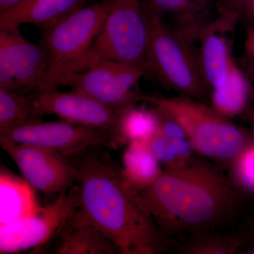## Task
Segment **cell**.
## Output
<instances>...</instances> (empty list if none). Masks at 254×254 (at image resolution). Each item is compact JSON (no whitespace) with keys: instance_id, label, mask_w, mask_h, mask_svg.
Wrapping results in <instances>:
<instances>
[{"instance_id":"ac0fdd59","label":"cell","mask_w":254,"mask_h":254,"mask_svg":"<svg viewBox=\"0 0 254 254\" xmlns=\"http://www.w3.org/2000/svg\"><path fill=\"white\" fill-rule=\"evenodd\" d=\"M121 169L125 181L138 191L151 186L163 173L160 163L145 142L127 145Z\"/></svg>"},{"instance_id":"7a4b0ae2","label":"cell","mask_w":254,"mask_h":254,"mask_svg":"<svg viewBox=\"0 0 254 254\" xmlns=\"http://www.w3.org/2000/svg\"><path fill=\"white\" fill-rule=\"evenodd\" d=\"M140 193L163 236L213 231L232 218L242 197L232 178L196 159L184 168L164 170Z\"/></svg>"},{"instance_id":"4fadbf2b","label":"cell","mask_w":254,"mask_h":254,"mask_svg":"<svg viewBox=\"0 0 254 254\" xmlns=\"http://www.w3.org/2000/svg\"><path fill=\"white\" fill-rule=\"evenodd\" d=\"M239 16L234 11H220L218 18L205 25L198 35L200 64L207 85L212 89L226 80L232 60L227 35Z\"/></svg>"},{"instance_id":"d6986e66","label":"cell","mask_w":254,"mask_h":254,"mask_svg":"<svg viewBox=\"0 0 254 254\" xmlns=\"http://www.w3.org/2000/svg\"><path fill=\"white\" fill-rule=\"evenodd\" d=\"M249 97L248 81L232 59L223 84L212 89V108L225 118H235L245 110Z\"/></svg>"},{"instance_id":"3957f363","label":"cell","mask_w":254,"mask_h":254,"mask_svg":"<svg viewBox=\"0 0 254 254\" xmlns=\"http://www.w3.org/2000/svg\"><path fill=\"white\" fill-rule=\"evenodd\" d=\"M161 116L174 120L185 130L195 153L230 166L234 159L254 141L211 107L185 95L177 97L144 95Z\"/></svg>"},{"instance_id":"44dd1931","label":"cell","mask_w":254,"mask_h":254,"mask_svg":"<svg viewBox=\"0 0 254 254\" xmlns=\"http://www.w3.org/2000/svg\"><path fill=\"white\" fill-rule=\"evenodd\" d=\"M146 143L165 170L184 168L195 159L194 148L188 139H168L156 133Z\"/></svg>"},{"instance_id":"4316f807","label":"cell","mask_w":254,"mask_h":254,"mask_svg":"<svg viewBox=\"0 0 254 254\" xmlns=\"http://www.w3.org/2000/svg\"><path fill=\"white\" fill-rule=\"evenodd\" d=\"M245 47L247 53L254 60V27L247 33Z\"/></svg>"},{"instance_id":"277c9868","label":"cell","mask_w":254,"mask_h":254,"mask_svg":"<svg viewBox=\"0 0 254 254\" xmlns=\"http://www.w3.org/2000/svg\"><path fill=\"white\" fill-rule=\"evenodd\" d=\"M146 73L142 68L86 53L64 69L57 86L71 87L123 112L142 100L136 86Z\"/></svg>"},{"instance_id":"f1b7e54d","label":"cell","mask_w":254,"mask_h":254,"mask_svg":"<svg viewBox=\"0 0 254 254\" xmlns=\"http://www.w3.org/2000/svg\"><path fill=\"white\" fill-rule=\"evenodd\" d=\"M251 227V232H252V237H253L254 240V218H252V222L250 224ZM245 254H254V246L252 248H251L250 250L247 251V252H245Z\"/></svg>"},{"instance_id":"cb8c5ba5","label":"cell","mask_w":254,"mask_h":254,"mask_svg":"<svg viewBox=\"0 0 254 254\" xmlns=\"http://www.w3.org/2000/svg\"><path fill=\"white\" fill-rule=\"evenodd\" d=\"M230 168L235 185L254 193V140L234 159Z\"/></svg>"},{"instance_id":"30bf717a","label":"cell","mask_w":254,"mask_h":254,"mask_svg":"<svg viewBox=\"0 0 254 254\" xmlns=\"http://www.w3.org/2000/svg\"><path fill=\"white\" fill-rule=\"evenodd\" d=\"M76 184L33 215L0 227V254H18L54 240L78 208Z\"/></svg>"},{"instance_id":"5b68a950","label":"cell","mask_w":254,"mask_h":254,"mask_svg":"<svg viewBox=\"0 0 254 254\" xmlns=\"http://www.w3.org/2000/svg\"><path fill=\"white\" fill-rule=\"evenodd\" d=\"M148 16L150 43L147 72L154 73L164 85L180 95L199 100L204 96L208 85L193 42L170 31L154 16Z\"/></svg>"},{"instance_id":"8fae6325","label":"cell","mask_w":254,"mask_h":254,"mask_svg":"<svg viewBox=\"0 0 254 254\" xmlns=\"http://www.w3.org/2000/svg\"><path fill=\"white\" fill-rule=\"evenodd\" d=\"M23 178L46 197H58L76 185L77 168L67 158L50 150L0 140Z\"/></svg>"},{"instance_id":"9c48e42d","label":"cell","mask_w":254,"mask_h":254,"mask_svg":"<svg viewBox=\"0 0 254 254\" xmlns=\"http://www.w3.org/2000/svg\"><path fill=\"white\" fill-rule=\"evenodd\" d=\"M0 140L39 147L67 158L96 147H114L109 132L64 120L46 123L33 119L0 132Z\"/></svg>"},{"instance_id":"52a82bcc","label":"cell","mask_w":254,"mask_h":254,"mask_svg":"<svg viewBox=\"0 0 254 254\" xmlns=\"http://www.w3.org/2000/svg\"><path fill=\"white\" fill-rule=\"evenodd\" d=\"M103 0L82 6L59 21L42 28L40 44L50 61L47 92L58 90L57 81L65 68L91 49L111 5Z\"/></svg>"},{"instance_id":"603a6c76","label":"cell","mask_w":254,"mask_h":254,"mask_svg":"<svg viewBox=\"0 0 254 254\" xmlns=\"http://www.w3.org/2000/svg\"><path fill=\"white\" fill-rule=\"evenodd\" d=\"M243 241L237 235L203 232L192 235L180 252L185 254H234L240 251Z\"/></svg>"},{"instance_id":"7c38bea8","label":"cell","mask_w":254,"mask_h":254,"mask_svg":"<svg viewBox=\"0 0 254 254\" xmlns=\"http://www.w3.org/2000/svg\"><path fill=\"white\" fill-rule=\"evenodd\" d=\"M122 112L105 105L90 95L72 90L43 92L33 95V115L36 118L55 115L62 120L108 131L117 147L119 119Z\"/></svg>"},{"instance_id":"5bb4252c","label":"cell","mask_w":254,"mask_h":254,"mask_svg":"<svg viewBox=\"0 0 254 254\" xmlns=\"http://www.w3.org/2000/svg\"><path fill=\"white\" fill-rule=\"evenodd\" d=\"M146 12L165 28L191 41L198 40L210 17L216 0H143Z\"/></svg>"},{"instance_id":"7402d4cb","label":"cell","mask_w":254,"mask_h":254,"mask_svg":"<svg viewBox=\"0 0 254 254\" xmlns=\"http://www.w3.org/2000/svg\"><path fill=\"white\" fill-rule=\"evenodd\" d=\"M33 95L0 88V132L37 119L33 115Z\"/></svg>"},{"instance_id":"9a60e30c","label":"cell","mask_w":254,"mask_h":254,"mask_svg":"<svg viewBox=\"0 0 254 254\" xmlns=\"http://www.w3.org/2000/svg\"><path fill=\"white\" fill-rule=\"evenodd\" d=\"M56 254H118L117 245L81 213L79 208L68 219L55 237Z\"/></svg>"},{"instance_id":"ba28073f","label":"cell","mask_w":254,"mask_h":254,"mask_svg":"<svg viewBox=\"0 0 254 254\" xmlns=\"http://www.w3.org/2000/svg\"><path fill=\"white\" fill-rule=\"evenodd\" d=\"M50 61L41 44L19 28L0 30V88L24 94L47 92Z\"/></svg>"},{"instance_id":"484cf974","label":"cell","mask_w":254,"mask_h":254,"mask_svg":"<svg viewBox=\"0 0 254 254\" xmlns=\"http://www.w3.org/2000/svg\"><path fill=\"white\" fill-rule=\"evenodd\" d=\"M252 0H216L218 11H234L240 15L242 11L250 10Z\"/></svg>"},{"instance_id":"ffe728a7","label":"cell","mask_w":254,"mask_h":254,"mask_svg":"<svg viewBox=\"0 0 254 254\" xmlns=\"http://www.w3.org/2000/svg\"><path fill=\"white\" fill-rule=\"evenodd\" d=\"M160 116L154 109L137 108L136 105L122 112L119 119L117 146L132 142H148L158 133Z\"/></svg>"},{"instance_id":"8992f818","label":"cell","mask_w":254,"mask_h":254,"mask_svg":"<svg viewBox=\"0 0 254 254\" xmlns=\"http://www.w3.org/2000/svg\"><path fill=\"white\" fill-rule=\"evenodd\" d=\"M149 43V19L143 0H112L86 53L142 68L147 72Z\"/></svg>"},{"instance_id":"4dcf8cb0","label":"cell","mask_w":254,"mask_h":254,"mask_svg":"<svg viewBox=\"0 0 254 254\" xmlns=\"http://www.w3.org/2000/svg\"></svg>"},{"instance_id":"e0dca14e","label":"cell","mask_w":254,"mask_h":254,"mask_svg":"<svg viewBox=\"0 0 254 254\" xmlns=\"http://www.w3.org/2000/svg\"><path fill=\"white\" fill-rule=\"evenodd\" d=\"M36 190L23 177L1 168L0 173V227L27 218L36 213L40 205Z\"/></svg>"},{"instance_id":"6da1fadb","label":"cell","mask_w":254,"mask_h":254,"mask_svg":"<svg viewBox=\"0 0 254 254\" xmlns=\"http://www.w3.org/2000/svg\"><path fill=\"white\" fill-rule=\"evenodd\" d=\"M101 147L69 158L78 170V208L122 254L160 253L164 236L140 191L128 185L121 168Z\"/></svg>"},{"instance_id":"f546056e","label":"cell","mask_w":254,"mask_h":254,"mask_svg":"<svg viewBox=\"0 0 254 254\" xmlns=\"http://www.w3.org/2000/svg\"><path fill=\"white\" fill-rule=\"evenodd\" d=\"M250 11H252L254 15V0H252V4H251Z\"/></svg>"},{"instance_id":"d4e9b609","label":"cell","mask_w":254,"mask_h":254,"mask_svg":"<svg viewBox=\"0 0 254 254\" xmlns=\"http://www.w3.org/2000/svg\"><path fill=\"white\" fill-rule=\"evenodd\" d=\"M159 116L160 119V126H159L158 131L157 133L165 138H168V139H188L185 130L178 123L171 119L165 118V117L161 116L160 115Z\"/></svg>"},{"instance_id":"83f0119b","label":"cell","mask_w":254,"mask_h":254,"mask_svg":"<svg viewBox=\"0 0 254 254\" xmlns=\"http://www.w3.org/2000/svg\"><path fill=\"white\" fill-rule=\"evenodd\" d=\"M21 1L22 0H0V13L7 11Z\"/></svg>"},{"instance_id":"2e32d148","label":"cell","mask_w":254,"mask_h":254,"mask_svg":"<svg viewBox=\"0 0 254 254\" xmlns=\"http://www.w3.org/2000/svg\"><path fill=\"white\" fill-rule=\"evenodd\" d=\"M86 0H22L0 13V30L33 24L42 28L53 24L83 6Z\"/></svg>"}]
</instances>
